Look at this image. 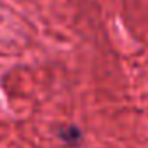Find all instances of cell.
<instances>
[{
    "label": "cell",
    "mask_w": 148,
    "mask_h": 148,
    "mask_svg": "<svg viewBox=\"0 0 148 148\" xmlns=\"http://www.w3.org/2000/svg\"><path fill=\"white\" fill-rule=\"evenodd\" d=\"M59 138L68 145H77L82 138V132L75 125H70V127H64V129L59 131Z\"/></svg>",
    "instance_id": "6da1fadb"
}]
</instances>
